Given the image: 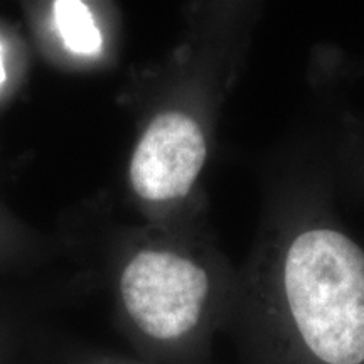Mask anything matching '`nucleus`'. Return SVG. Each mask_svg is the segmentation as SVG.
I'll return each instance as SVG.
<instances>
[{
  "instance_id": "obj_4",
  "label": "nucleus",
  "mask_w": 364,
  "mask_h": 364,
  "mask_svg": "<svg viewBox=\"0 0 364 364\" xmlns=\"http://www.w3.org/2000/svg\"><path fill=\"white\" fill-rule=\"evenodd\" d=\"M53 12L58 33L73 53L91 56L102 49V33L85 2L58 0L53 4Z\"/></svg>"
},
{
  "instance_id": "obj_5",
  "label": "nucleus",
  "mask_w": 364,
  "mask_h": 364,
  "mask_svg": "<svg viewBox=\"0 0 364 364\" xmlns=\"http://www.w3.org/2000/svg\"><path fill=\"white\" fill-rule=\"evenodd\" d=\"M6 81V70H4V61H2V49H0V85Z\"/></svg>"
},
{
  "instance_id": "obj_3",
  "label": "nucleus",
  "mask_w": 364,
  "mask_h": 364,
  "mask_svg": "<svg viewBox=\"0 0 364 364\" xmlns=\"http://www.w3.org/2000/svg\"><path fill=\"white\" fill-rule=\"evenodd\" d=\"M208 147L201 125L182 112L161 113L140 136L130 162L132 188L147 201L186 196L201 174Z\"/></svg>"
},
{
  "instance_id": "obj_2",
  "label": "nucleus",
  "mask_w": 364,
  "mask_h": 364,
  "mask_svg": "<svg viewBox=\"0 0 364 364\" xmlns=\"http://www.w3.org/2000/svg\"><path fill=\"white\" fill-rule=\"evenodd\" d=\"M120 292L127 312L150 338L174 341L198 326L209 294L203 267L167 250H144L125 267Z\"/></svg>"
},
{
  "instance_id": "obj_1",
  "label": "nucleus",
  "mask_w": 364,
  "mask_h": 364,
  "mask_svg": "<svg viewBox=\"0 0 364 364\" xmlns=\"http://www.w3.org/2000/svg\"><path fill=\"white\" fill-rule=\"evenodd\" d=\"M282 290L300 341L322 364H364V250L309 226L287 245Z\"/></svg>"
}]
</instances>
